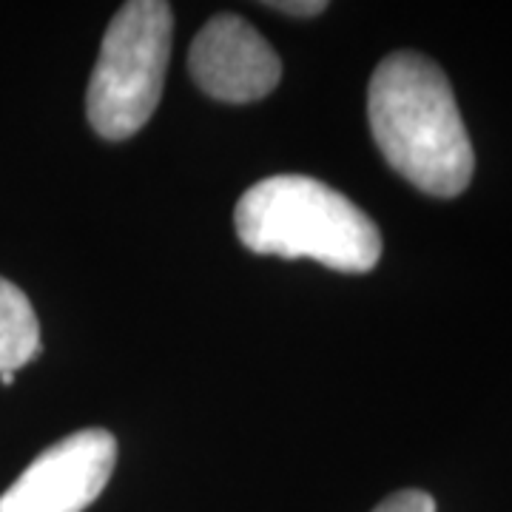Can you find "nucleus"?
<instances>
[{
  "label": "nucleus",
  "mask_w": 512,
  "mask_h": 512,
  "mask_svg": "<svg viewBox=\"0 0 512 512\" xmlns=\"http://www.w3.org/2000/svg\"><path fill=\"white\" fill-rule=\"evenodd\" d=\"M367 117L384 160L419 191L450 200L470 185L473 143L453 86L430 57H384L370 77Z\"/></svg>",
  "instance_id": "f257e3e1"
},
{
  "label": "nucleus",
  "mask_w": 512,
  "mask_h": 512,
  "mask_svg": "<svg viewBox=\"0 0 512 512\" xmlns=\"http://www.w3.org/2000/svg\"><path fill=\"white\" fill-rule=\"evenodd\" d=\"M234 225L254 254L316 259L342 274H367L382 256V234L336 188L302 174H279L248 188Z\"/></svg>",
  "instance_id": "f03ea898"
},
{
  "label": "nucleus",
  "mask_w": 512,
  "mask_h": 512,
  "mask_svg": "<svg viewBox=\"0 0 512 512\" xmlns=\"http://www.w3.org/2000/svg\"><path fill=\"white\" fill-rule=\"evenodd\" d=\"M171 29V6L160 0H131L111 18L86 94V114L100 137L128 140L151 120L163 94Z\"/></svg>",
  "instance_id": "7ed1b4c3"
},
{
  "label": "nucleus",
  "mask_w": 512,
  "mask_h": 512,
  "mask_svg": "<svg viewBox=\"0 0 512 512\" xmlns=\"http://www.w3.org/2000/svg\"><path fill=\"white\" fill-rule=\"evenodd\" d=\"M117 464L109 430H80L52 444L0 495V512H83L106 490Z\"/></svg>",
  "instance_id": "20e7f679"
},
{
  "label": "nucleus",
  "mask_w": 512,
  "mask_h": 512,
  "mask_svg": "<svg viewBox=\"0 0 512 512\" xmlns=\"http://www.w3.org/2000/svg\"><path fill=\"white\" fill-rule=\"evenodd\" d=\"M188 69L208 97L222 103H256L279 86L282 60L248 20L217 15L194 37Z\"/></svg>",
  "instance_id": "39448f33"
},
{
  "label": "nucleus",
  "mask_w": 512,
  "mask_h": 512,
  "mask_svg": "<svg viewBox=\"0 0 512 512\" xmlns=\"http://www.w3.org/2000/svg\"><path fill=\"white\" fill-rule=\"evenodd\" d=\"M40 356V325L29 296L0 276V373H15Z\"/></svg>",
  "instance_id": "423d86ee"
},
{
  "label": "nucleus",
  "mask_w": 512,
  "mask_h": 512,
  "mask_svg": "<svg viewBox=\"0 0 512 512\" xmlns=\"http://www.w3.org/2000/svg\"><path fill=\"white\" fill-rule=\"evenodd\" d=\"M373 512H436V498L424 490H402L384 498Z\"/></svg>",
  "instance_id": "0eeeda50"
},
{
  "label": "nucleus",
  "mask_w": 512,
  "mask_h": 512,
  "mask_svg": "<svg viewBox=\"0 0 512 512\" xmlns=\"http://www.w3.org/2000/svg\"><path fill=\"white\" fill-rule=\"evenodd\" d=\"M268 9H276V12H285V15H293V18H313V15H322L328 9L325 0H296V3H268Z\"/></svg>",
  "instance_id": "6e6552de"
},
{
  "label": "nucleus",
  "mask_w": 512,
  "mask_h": 512,
  "mask_svg": "<svg viewBox=\"0 0 512 512\" xmlns=\"http://www.w3.org/2000/svg\"><path fill=\"white\" fill-rule=\"evenodd\" d=\"M0 384H3V387H12V384H15V373H12V370H9V373H0Z\"/></svg>",
  "instance_id": "1a4fd4ad"
}]
</instances>
